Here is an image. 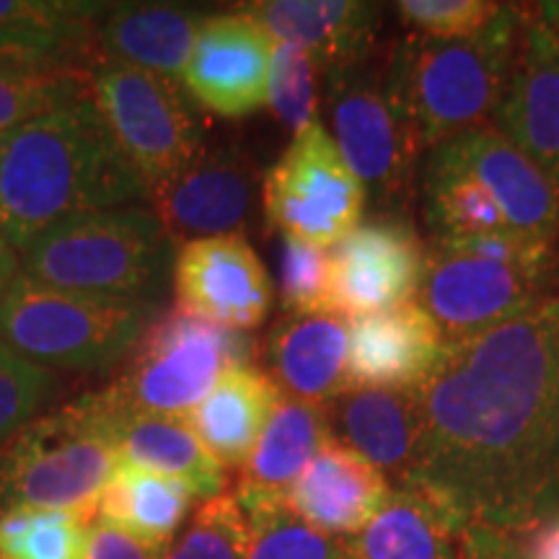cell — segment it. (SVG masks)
Wrapping results in <instances>:
<instances>
[{"instance_id":"f546056e","label":"cell","mask_w":559,"mask_h":559,"mask_svg":"<svg viewBox=\"0 0 559 559\" xmlns=\"http://www.w3.org/2000/svg\"><path fill=\"white\" fill-rule=\"evenodd\" d=\"M249 526L247 559H349L345 539L300 521L288 502L241 506Z\"/></svg>"},{"instance_id":"277c9868","label":"cell","mask_w":559,"mask_h":559,"mask_svg":"<svg viewBox=\"0 0 559 559\" xmlns=\"http://www.w3.org/2000/svg\"><path fill=\"white\" fill-rule=\"evenodd\" d=\"M171 260L174 243L156 213L128 205L47 230L24 254L21 275L58 290L153 306L166 293Z\"/></svg>"},{"instance_id":"8992f818","label":"cell","mask_w":559,"mask_h":559,"mask_svg":"<svg viewBox=\"0 0 559 559\" xmlns=\"http://www.w3.org/2000/svg\"><path fill=\"white\" fill-rule=\"evenodd\" d=\"M120 461L94 394L62 404L0 449V513L58 510L94 521Z\"/></svg>"},{"instance_id":"f35d334b","label":"cell","mask_w":559,"mask_h":559,"mask_svg":"<svg viewBox=\"0 0 559 559\" xmlns=\"http://www.w3.org/2000/svg\"><path fill=\"white\" fill-rule=\"evenodd\" d=\"M166 549L130 536L128 531L104 521H91L86 559H164Z\"/></svg>"},{"instance_id":"e575fe53","label":"cell","mask_w":559,"mask_h":559,"mask_svg":"<svg viewBox=\"0 0 559 559\" xmlns=\"http://www.w3.org/2000/svg\"><path fill=\"white\" fill-rule=\"evenodd\" d=\"M319 68L300 47L288 41H275L272 70L267 86V104L272 115L293 135L317 122L319 109Z\"/></svg>"},{"instance_id":"484cf974","label":"cell","mask_w":559,"mask_h":559,"mask_svg":"<svg viewBox=\"0 0 559 559\" xmlns=\"http://www.w3.org/2000/svg\"><path fill=\"white\" fill-rule=\"evenodd\" d=\"M280 400L283 394L264 370L234 368L187 415V425L223 469H243Z\"/></svg>"},{"instance_id":"6da1fadb","label":"cell","mask_w":559,"mask_h":559,"mask_svg":"<svg viewBox=\"0 0 559 559\" xmlns=\"http://www.w3.org/2000/svg\"><path fill=\"white\" fill-rule=\"evenodd\" d=\"M419 487L469 528L559 513V296L445 345L415 389Z\"/></svg>"},{"instance_id":"5b68a950","label":"cell","mask_w":559,"mask_h":559,"mask_svg":"<svg viewBox=\"0 0 559 559\" xmlns=\"http://www.w3.org/2000/svg\"><path fill=\"white\" fill-rule=\"evenodd\" d=\"M557 270V243L531 236L432 243L417 306L451 345L549 298Z\"/></svg>"},{"instance_id":"4dcf8cb0","label":"cell","mask_w":559,"mask_h":559,"mask_svg":"<svg viewBox=\"0 0 559 559\" xmlns=\"http://www.w3.org/2000/svg\"><path fill=\"white\" fill-rule=\"evenodd\" d=\"M88 526L79 515L58 510H3L0 557L3 559H86Z\"/></svg>"},{"instance_id":"e0dca14e","label":"cell","mask_w":559,"mask_h":559,"mask_svg":"<svg viewBox=\"0 0 559 559\" xmlns=\"http://www.w3.org/2000/svg\"><path fill=\"white\" fill-rule=\"evenodd\" d=\"M559 192V39L534 5H521L513 73L495 120Z\"/></svg>"},{"instance_id":"ffe728a7","label":"cell","mask_w":559,"mask_h":559,"mask_svg":"<svg viewBox=\"0 0 559 559\" xmlns=\"http://www.w3.org/2000/svg\"><path fill=\"white\" fill-rule=\"evenodd\" d=\"M391 495L383 474L332 440L290 487L288 508L321 534L349 539L379 515Z\"/></svg>"},{"instance_id":"7402d4cb","label":"cell","mask_w":559,"mask_h":559,"mask_svg":"<svg viewBox=\"0 0 559 559\" xmlns=\"http://www.w3.org/2000/svg\"><path fill=\"white\" fill-rule=\"evenodd\" d=\"M94 400L122 461L185 481L202 502L226 495V469L205 451L185 417L130 412L109 402L104 391H96Z\"/></svg>"},{"instance_id":"ab89813d","label":"cell","mask_w":559,"mask_h":559,"mask_svg":"<svg viewBox=\"0 0 559 559\" xmlns=\"http://www.w3.org/2000/svg\"><path fill=\"white\" fill-rule=\"evenodd\" d=\"M464 559H526L519 534L489 528H469L461 542Z\"/></svg>"},{"instance_id":"cb8c5ba5","label":"cell","mask_w":559,"mask_h":559,"mask_svg":"<svg viewBox=\"0 0 559 559\" xmlns=\"http://www.w3.org/2000/svg\"><path fill=\"white\" fill-rule=\"evenodd\" d=\"M347 321L337 313L280 319L267 337V376L285 400L330 404L345 391Z\"/></svg>"},{"instance_id":"d590c367","label":"cell","mask_w":559,"mask_h":559,"mask_svg":"<svg viewBox=\"0 0 559 559\" xmlns=\"http://www.w3.org/2000/svg\"><path fill=\"white\" fill-rule=\"evenodd\" d=\"M52 376L34 366L0 340V449L32 423L39 404L47 400Z\"/></svg>"},{"instance_id":"f6af8a7d","label":"cell","mask_w":559,"mask_h":559,"mask_svg":"<svg viewBox=\"0 0 559 559\" xmlns=\"http://www.w3.org/2000/svg\"><path fill=\"white\" fill-rule=\"evenodd\" d=\"M0 559H3V557H0Z\"/></svg>"},{"instance_id":"f1b7e54d","label":"cell","mask_w":559,"mask_h":559,"mask_svg":"<svg viewBox=\"0 0 559 559\" xmlns=\"http://www.w3.org/2000/svg\"><path fill=\"white\" fill-rule=\"evenodd\" d=\"M86 73L52 66H0V138L86 96Z\"/></svg>"},{"instance_id":"7bdbcfd3","label":"cell","mask_w":559,"mask_h":559,"mask_svg":"<svg viewBox=\"0 0 559 559\" xmlns=\"http://www.w3.org/2000/svg\"><path fill=\"white\" fill-rule=\"evenodd\" d=\"M557 280H559V270H557Z\"/></svg>"},{"instance_id":"603a6c76","label":"cell","mask_w":559,"mask_h":559,"mask_svg":"<svg viewBox=\"0 0 559 559\" xmlns=\"http://www.w3.org/2000/svg\"><path fill=\"white\" fill-rule=\"evenodd\" d=\"M205 13L171 3L115 5L91 39L94 62H122L181 83Z\"/></svg>"},{"instance_id":"7a4b0ae2","label":"cell","mask_w":559,"mask_h":559,"mask_svg":"<svg viewBox=\"0 0 559 559\" xmlns=\"http://www.w3.org/2000/svg\"><path fill=\"white\" fill-rule=\"evenodd\" d=\"M143 198L88 94L0 140V234L24 254L62 223Z\"/></svg>"},{"instance_id":"d6a6232c","label":"cell","mask_w":559,"mask_h":559,"mask_svg":"<svg viewBox=\"0 0 559 559\" xmlns=\"http://www.w3.org/2000/svg\"><path fill=\"white\" fill-rule=\"evenodd\" d=\"M280 304L293 317L334 313L330 251L293 236L280 239Z\"/></svg>"},{"instance_id":"30bf717a","label":"cell","mask_w":559,"mask_h":559,"mask_svg":"<svg viewBox=\"0 0 559 559\" xmlns=\"http://www.w3.org/2000/svg\"><path fill=\"white\" fill-rule=\"evenodd\" d=\"M332 140L370 200L396 210L407 202L419 143L391 102L383 66L368 62L324 79Z\"/></svg>"},{"instance_id":"83f0119b","label":"cell","mask_w":559,"mask_h":559,"mask_svg":"<svg viewBox=\"0 0 559 559\" xmlns=\"http://www.w3.org/2000/svg\"><path fill=\"white\" fill-rule=\"evenodd\" d=\"M194 500L198 498L185 481L120 461L115 477L102 492L96 519L128 531L140 542L169 549Z\"/></svg>"},{"instance_id":"44dd1931","label":"cell","mask_w":559,"mask_h":559,"mask_svg":"<svg viewBox=\"0 0 559 559\" xmlns=\"http://www.w3.org/2000/svg\"><path fill=\"white\" fill-rule=\"evenodd\" d=\"M332 438L373 464L391 489L407 487L417 472V394L391 389H347L330 404Z\"/></svg>"},{"instance_id":"2e32d148","label":"cell","mask_w":559,"mask_h":559,"mask_svg":"<svg viewBox=\"0 0 559 559\" xmlns=\"http://www.w3.org/2000/svg\"><path fill=\"white\" fill-rule=\"evenodd\" d=\"M436 148L479 181L521 236L557 243L559 192L539 166L495 124L445 140Z\"/></svg>"},{"instance_id":"d6986e66","label":"cell","mask_w":559,"mask_h":559,"mask_svg":"<svg viewBox=\"0 0 559 559\" xmlns=\"http://www.w3.org/2000/svg\"><path fill=\"white\" fill-rule=\"evenodd\" d=\"M241 11L275 41L300 47L321 79L373 58L381 26V5L360 0H260Z\"/></svg>"},{"instance_id":"ba28073f","label":"cell","mask_w":559,"mask_h":559,"mask_svg":"<svg viewBox=\"0 0 559 559\" xmlns=\"http://www.w3.org/2000/svg\"><path fill=\"white\" fill-rule=\"evenodd\" d=\"M257 355L260 347L249 332L226 330L174 306L151 319L130 362L104 394L130 412L187 419L228 370L254 366Z\"/></svg>"},{"instance_id":"3957f363","label":"cell","mask_w":559,"mask_h":559,"mask_svg":"<svg viewBox=\"0 0 559 559\" xmlns=\"http://www.w3.org/2000/svg\"><path fill=\"white\" fill-rule=\"evenodd\" d=\"M521 34V5L466 37L438 39L409 34L383 62V81L419 148L495 124L513 73Z\"/></svg>"},{"instance_id":"b9f144b4","label":"cell","mask_w":559,"mask_h":559,"mask_svg":"<svg viewBox=\"0 0 559 559\" xmlns=\"http://www.w3.org/2000/svg\"><path fill=\"white\" fill-rule=\"evenodd\" d=\"M534 9L536 16L542 19V24L559 39V3H539L534 5Z\"/></svg>"},{"instance_id":"4fadbf2b","label":"cell","mask_w":559,"mask_h":559,"mask_svg":"<svg viewBox=\"0 0 559 559\" xmlns=\"http://www.w3.org/2000/svg\"><path fill=\"white\" fill-rule=\"evenodd\" d=\"M260 174L234 145H202L169 185L151 194V210L169 241L241 236L254 213Z\"/></svg>"},{"instance_id":"ee69618b","label":"cell","mask_w":559,"mask_h":559,"mask_svg":"<svg viewBox=\"0 0 559 559\" xmlns=\"http://www.w3.org/2000/svg\"><path fill=\"white\" fill-rule=\"evenodd\" d=\"M0 140H3V138H0Z\"/></svg>"},{"instance_id":"9c48e42d","label":"cell","mask_w":559,"mask_h":559,"mask_svg":"<svg viewBox=\"0 0 559 559\" xmlns=\"http://www.w3.org/2000/svg\"><path fill=\"white\" fill-rule=\"evenodd\" d=\"M86 91L148 198L202 148V128L181 83L122 62H94Z\"/></svg>"},{"instance_id":"52a82bcc","label":"cell","mask_w":559,"mask_h":559,"mask_svg":"<svg viewBox=\"0 0 559 559\" xmlns=\"http://www.w3.org/2000/svg\"><path fill=\"white\" fill-rule=\"evenodd\" d=\"M151 304L58 290L21 275L0 298V340L39 368L99 370L132 353Z\"/></svg>"},{"instance_id":"836d02e7","label":"cell","mask_w":559,"mask_h":559,"mask_svg":"<svg viewBox=\"0 0 559 559\" xmlns=\"http://www.w3.org/2000/svg\"><path fill=\"white\" fill-rule=\"evenodd\" d=\"M247 515L234 495L202 502L164 559H247Z\"/></svg>"},{"instance_id":"1f68e13d","label":"cell","mask_w":559,"mask_h":559,"mask_svg":"<svg viewBox=\"0 0 559 559\" xmlns=\"http://www.w3.org/2000/svg\"><path fill=\"white\" fill-rule=\"evenodd\" d=\"M104 3L79 0H0V26H11L39 37L62 41L70 52H91L96 21H102Z\"/></svg>"},{"instance_id":"8d00e7d4","label":"cell","mask_w":559,"mask_h":559,"mask_svg":"<svg viewBox=\"0 0 559 559\" xmlns=\"http://www.w3.org/2000/svg\"><path fill=\"white\" fill-rule=\"evenodd\" d=\"M412 34L453 39L479 32L498 16L502 3L492 0H402L396 3Z\"/></svg>"},{"instance_id":"8fae6325","label":"cell","mask_w":559,"mask_h":559,"mask_svg":"<svg viewBox=\"0 0 559 559\" xmlns=\"http://www.w3.org/2000/svg\"><path fill=\"white\" fill-rule=\"evenodd\" d=\"M262 198L270 226L280 234L330 249L362 221L368 194L317 120L293 135L264 177Z\"/></svg>"},{"instance_id":"5bb4252c","label":"cell","mask_w":559,"mask_h":559,"mask_svg":"<svg viewBox=\"0 0 559 559\" xmlns=\"http://www.w3.org/2000/svg\"><path fill=\"white\" fill-rule=\"evenodd\" d=\"M275 39L247 13L207 16L181 73V88L202 109L243 120L267 104Z\"/></svg>"},{"instance_id":"ac0fdd59","label":"cell","mask_w":559,"mask_h":559,"mask_svg":"<svg viewBox=\"0 0 559 559\" xmlns=\"http://www.w3.org/2000/svg\"><path fill=\"white\" fill-rule=\"evenodd\" d=\"M445 349L430 313L417 304L353 317L347 324V389H419Z\"/></svg>"},{"instance_id":"74e56055","label":"cell","mask_w":559,"mask_h":559,"mask_svg":"<svg viewBox=\"0 0 559 559\" xmlns=\"http://www.w3.org/2000/svg\"><path fill=\"white\" fill-rule=\"evenodd\" d=\"M70 50L62 41L52 37H39L11 26H0V66H52V62H66Z\"/></svg>"},{"instance_id":"7c38bea8","label":"cell","mask_w":559,"mask_h":559,"mask_svg":"<svg viewBox=\"0 0 559 559\" xmlns=\"http://www.w3.org/2000/svg\"><path fill=\"white\" fill-rule=\"evenodd\" d=\"M428 249L400 215L360 221L332 251L334 311L366 317L409 306L419 296Z\"/></svg>"},{"instance_id":"4316f807","label":"cell","mask_w":559,"mask_h":559,"mask_svg":"<svg viewBox=\"0 0 559 559\" xmlns=\"http://www.w3.org/2000/svg\"><path fill=\"white\" fill-rule=\"evenodd\" d=\"M466 526L419 487L391 489L386 506L345 539L349 559H464Z\"/></svg>"},{"instance_id":"60d3db41","label":"cell","mask_w":559,"mask_h":559,"mask_svg":"<svg viewBox=\"0 0 559 559\" xmlns=\"http://www.w3.org/2000/svg\"><path fill=\"white\" fill-rule=\"evenodd\" d=\"M19 251L5 241V236L0 234V298L5 296V290L11 288L13 280L19 277Z\"/></svg>"},{"instance_id":"9a60e30c","label":"cell","mask_w":559,"mask_h":559,"mask_svg":"<svg viewBox=\"0 0 559 559\" xmlns=\"http://www.w3.org/2000/svg\"><path fill=\"white\" fill-rule=\"evenodd\" d=\"M179 309L226 330H257L272 309V280L243 236L190 241L174 260Z\"/></svg>"},{"instance_id":"d4e9b609","label":"cell","mask_w":559,"mask_h":559,"mask_svg":"<svg viewBox=\"0 0 559 559\" xmlns=\"http://www.w3.org/2000/svg\"><path fill=\"white\" fill-rule=\"evenodd\" d=\"M330 407L280 400L267 430L241 469L234 498L239 506L285 502L306 466L332 443Z\"/></svg>"}]
</instances>
